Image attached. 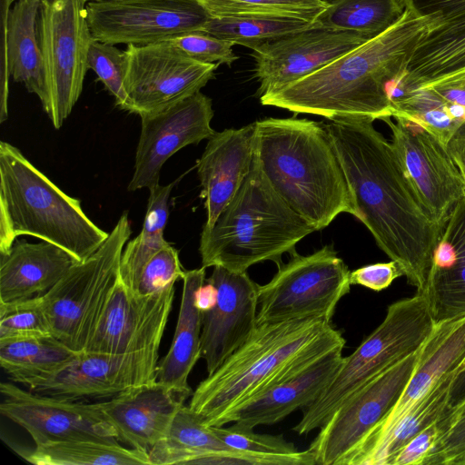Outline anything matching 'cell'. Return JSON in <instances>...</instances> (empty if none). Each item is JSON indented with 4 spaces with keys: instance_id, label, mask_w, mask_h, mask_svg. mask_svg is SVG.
<instances>
[{
    "instance_id": "obj_39",
    "label": "cell",
    "mask_w": 465,
    "mask_h": 465,
    "mask_svg": "<svg viewBox=\"0 0 465 465\" xmlns=\"http://www.w3.org/2000/svg\"><path fill=\"white\" fill-rule=\"evenodd\" d=\"M88 69L93 70L105 89L114 96L115 104L131 113V104L124 89L125 53L115 45L94 39L87 55Z\"/></svg>"
},
{
    "instance_id": "obj_44",
    "label": "cell",
    "mask_w": 465,
    "mask_h": 465,
    "mask_svg": "<svg viewBox=\"0 0 465 465\" xmlns=\"http://www.w3.org/2000/svg\"><path fill=\"white\" fill-rule=\"evenodd\" d=\"M439 420L403 445L392 456L389 465H423L425 459L440 435Z\"/></svg>"
},
{
    "instance_id": "obj_8",
    "label": "cell",
    "mask_w": 465,
    "mask_h": 465,
    "mask_svg": "<svg viewBox=\"0 0 465 465\" xmlns=\"http://www.w3.org/2000/svg\"><path fill=\"white\" fill-rule=\"evenodd\" d=\"M131 234L128 215L124 213L97 251L75 262L39 296L54 338L77 353L84 351L119 279L121 256Z\"/></svg>"
},
{
    "instance_id": "obj_18",
    "label": "cell",
    "mask_w": 465,
    "mask_h": 465,
    "mask_svg": "<svg viewBox=\"0 0 465 465\" xmlns=\"http://www.w3.org/2000/svg\"><path fill=\"white\" fill-rule=\"evenodd\" d=\"M370 38L319 25L267 42L252 50L260 96L321 69Z\"/></svg>"
},
{
    "instance_id": "obj_48",
    "label": "cell",
    "mask_w": 465,
    "mask_h": 465,
    "mask_svg": "<svg viewBox=\"0 0 465 465\" xmlns=\"http://www.w3.org/2000/svg\"><path fill=\"white\" fill-rule=\"evenodd\" d=\"M447 147L465 180V122L454 133Z\"/></svg>"
},
{
    "instance_id": "obj_31",
    "label": "cell",
    "mask_w": 465,
    "mask_h": 465,
    "mask_svg": "<svg viewBox=\"0 0 465 465\" xmlns=\"http://www.w3.org/2000/svg\"><path fill=\"white\" fill-rule=\"evenodd\" d=\"M21 456L35 465H150L146 452L124 447L116 439L96 437L38 444Z\"/></svg>"
},
{
    "instance_id": "obj_14",
    "label": "cell",
    "mask_w": 465,
    "mask_h": 465,
    "mask_svg": "<svg viewBox=\"0 0 465 465\" xmlns=\"http://www.w3.org/2000/svg\"><path fill=\"white\" fill-rule=\"evenodd\" d=\"M85 10L94 39L127 45H149L202 31L211 17L197 0L88 2Z\"/></svg>"
},
{
    "instance_id": "obj_32",
    "label": "cell",
    "mask_w": 465,
    "mask_h": 465,
    "mask_svg": "<svg viewBox=\"0 0 465 465\" xmlns=\"http://www.w3.org/2000/svg\"><path fill=\"white\" fill-rule=\"evenodd\" d=\"M196 413L180 407L163 435L149 450L150 465H196L205 454L231 450Z\"/></svg>"
},
{
    "instance_id": "obj_28",
    "label": "cell",
    "mask_w": 465,
    "mask_h": 465,
    "mask_svg": "<svg viewBox=\"0 0 465 465\" xmlns=\"http://www.w3.org/2000/svg\"><path fill=\"white\" fill-rule=\"evenodd\" d=\"M41 0H1L2 28L6 35L9 71L15 82L37 95L45 112L49 94L39 38Z\"/></svg>"
},
{
    "instance_id": "obj_2",
    "label": "cell",
    "mask_w": 465,
    "mask_h": 465,
    "mask_svg": "<svg viewBox=\"0 0 465 465\" xmlns=\"http://www.w3.org/2000/svg\"><path fill=\"white\" fill-rule=\"evenodd\" d=\"M438 23L405 7L400 19L382 33L312 74L260 96V101L328 120L391 117L389 87L403 71L420 38Z\"/></svg>"
},
{
    "instance_id": "obj_33",
    "label": "cell",
    "mask_w": 465,
    "mask_h": 465,
    "mask_svg": "<svg viewBox=\"0 0 465 465\" xmlns=\"http://www.w3.org/2000/svg\"><path fill=\"white\" fill-rule=\"evenodd\" d=\"M178 181V180H177ZM160 183L151 187L146 214L141 232L126 242L120 261V279L128 289L135 292L143 269L149 260L169 242L163 232L169 217V198L177 183Z\"/></svg>"
},
{
    "instance_id": "obj_34",
    "label": "cell",
    "mask_w": 465,
    "mask_h": 465,
    "mask_svg": "<svg viewBox=\"0 0 465 465\" xmlns=\"http://www.w3.org/2000/svg\"><path fill=\"white\" fill-rule=\"evenodd\" d=\"M315 21L286 14L240 15L210 17L202 31L253 50L267 42L303 31Z\"/></svg>"
},
{
    "instance_id": "obj_49",
    "label": "cell",
    "mask_w": 465,
    "mask_h": 465,
    "mask_svg": "<svg viewBox=\"0 0 465 465\" xmlns=\"http://www.w3.org/2000/svg\"><path fill=\"white\" fill-rule=\"evenodd\" d=\"M465 401V361L454 374L450 392L449 407H455Z\"/></svg>"
},
{
    "instance_id": "obj_50",
    "label": "cell",
    "mask_w": 465,
    "mask_h": 465,
    "mask_svg": "<svg viewBox=\"0 0 465 465\" xmlns=\"http://www.w3.org/2000/svg\"><path fill=\"white\" fill-rule=\"evenodd\" d=\"M217 301V289L207 280L197 290L195 304L202 312H207L213 308Z\"/></svg>"
},
{
    "instance_id": "obj_38",
    "label": "cell",
    "mask_w": 465,
    "mask_h": 465,
    "mask_svg": "<svg viewBox=\"0 0 465 465\" xmlns=\"http://www.w3.org/2000/svg\"><path fill=\"white\" fill-rule=\"evenodd\" d=\"M54 338L40 297L0 302V340Z\"/></svg>"
},
{
    "instance_id": "obj_23",
    "label": "cell",
    "mask_w": 465,
    "mask_h": 465,
    "mask_svg": "<svg viewBox=\"0 0 465 465\" xmlns=\"http://www.w3.org/2000/svg\"><path fill=\"white\" fill-rule=\"evenodd\" d=\"M255 153L254 123L241 128L224 129L208 139L197 160L201 198L204 200L206 222L211 229L233 199L251 172Z\"/></svg>"
},
{
    "instance_id": "obj_17",
    "label": "cell",
    "mask_w": 465,
    "mask_h": 465,
    "mask_svg": "<svg viewBox=\"0 0 465 465\" xmlns=\"http://www.w3.org/2000/svg\"><path fill=\"white\" fill-rule=\"evenodd\" d=\"M174 294L175 284L154 294H137L119 275L84 351L119 355L160 347Z\"/></svg>"
},
{
    "instance_id": "obj_30",
    "label": "cell",
    "mask_w": 465,
    "mask_h": 465,
    "mask_svg": "<svg viewBox=\"0 0 465 465\" xmlns=\"http://www.w3.org/2000/svg\"><path fill=\"white\" fill-rule=\"evenodd\" d=\"M455 373L445 377L381 436L353 450L342 465H389L403 445L442 416Z\"/></svg>"
},
{
    "instance_id": "obj_15",
    "label": "cell",
    "mask_w": 465,
    "mask_h": 465,
    "mask_svg": "<svg viewBox=\"0 0 465 465\" xmlns=\"http://www.w3.org/2000/svg\"><path fill=\"white\" fill-rule=\"evenodd\" d=\"M381 119L391 132V144L421 205L444 225L465 196V180L448 147L424 127L401 116Z\"/></svg>"
},
{
    "instance_id": "obj_46",
    "label": "cell",
    "mask_w": 465,
    "mask_h": 465,
    "mask_svg": "<svg viewBox=\"0 0 465 465\" xmlns=\"http://www.w3.org/2000/svg\"><path fill=\"white\" fill-rule=\"evenodd\" d=\"M403 275L395 261L378 262L358 268L350 274L351 285H361L375 292L388 288L392 282Z\"/></svg>"
},
{
    "instance_id": "obj_29",
    "label": "cell",
    "mask_w": 465,
    "mask_h": 465,
    "mask_svg": "<svg viewBox=\"0 0 465 465\" xmlns=\"http://www.w3.org/2000/svg\"><path fill=\"white\" fill-rule=\"evenodd\" d=\"M205 269L202 266L185 272L174 335L156 370L158 382L190 396L193 391L188 384V378L202 358L203 312L195 304V294L206 280Z\"/></svg>"
},
{
    "instance_id": "obj_54",
    "label": "cell",
    "mask_w": 465,
    "mask_h": 465,
    "mask_svg": "<svg viewBox=\"0 0 465 465\" xmlns=\"http://www.w3.org/2000/svg\"><path fill=\"white\" fill-rule=\"evenodd\" d=\"M50 1H54V0H50Z\"/></svg>"
},
{
    "instance_id": "obj_12",
    "label": "cell",
    "mask_w": 465,
    "mask_h": 465,
    "mask_svg": "<svg viewBox=\"0 0 465 465\" xmlns=\"http://www.w3.org/2000/svg\"><path fill=\"white\" fill-rule=\"evenodd\" d=\"M124 89L131 113L163 110L198 92L214 78L217 64L195 60L167 41L128 45Z\"/></svg>"
},
{
    "instance_id": "obj_45",
    "label": "cell",
    "mask_w": 465,
    "mask_h": 465,
    "mask_svg": "<svg viewBox=\"0 0 465 465\" xmlns=\"http://www.w3.org/2000/svg\"><path fill=\"white\" fill-rule=\"evenodd\" d=\"M411 90H421L445 106L465 108V69Z\"/></svg>"
},
{
    "instance_id": "obj_19",
    "label": "cell",
    "mask_w": 465,
    "mask_h": 465,
    "mask_svg": "<svg viewBox=\"0 0 465 465\" xmlns=\"http://www.w3.org/2000/svg\"><path fill=\"white\" fill-rule=\"evenodd\" d=\"M0 391L1 414L22 427L35 445L74 438L116 439L94 402L42 395L10 382H1Z\"/></svg>"
},
{
    "instance_id": "obj_41",
    "label": "cell",
    "mask_w": 465,
    "mask_h": 465,
    "mask_svg": "<svg viewBox=\"0 0 465 465\" xmlns=\"http://www.w3.org/2000/svg\"><path fill=\"white\" fill-rule=\"evenodd\" d=\"M212 429L225 444L235 450L259 454H295L300 451L282 436L259 434L253 428L237 422L229 427Z\"/></svg>"
},
{
    "instance_id": "obj_42",
    "label": "cell",
    "mask_w": 465,
    "mask_h": 465,
    "mask_svg": "<svg viewBox=\"0 0 465 465\" xmlns=\"http://www.w3.org/2000/svg\"><path fill=\"white\" fill-rule=\"evenodd\" d=\"M185 272L179 258V252L168 243L146 263L138 280L135 293L151 295L183 280Z\"/></svg>"
},
{
    "instance_id": "obj_3",
    "label": "cell",
    "mask_w": 465,
    "mask_h": 465,
    "mask_svg": "<svg viewBox=\"0 0 465 465\" xmlns=\"http://www.w3.org/2000/svg\"><path fill=\"white\" fill-rule=\"evenodd\" d=\"M345 342L323 318L257 325L247 341L199 383L189 407L204 425L224 426L241 406L297 366Z\"/></svg>"
},
{
    "instance_id": "obj_24",
    "label": "cell",
    "mask_w": 465,
    "mask_h": 465,
    "mask_svg": "<svg viewBox=\"0 0 465 465\" xmlns=\"http://www.w3.org/2000/svg\"><path fill=\"white\" fill-rule=\"evenodd\" d=\"M464 361L465 315L437 323L421 346L418 364L398 401L357 448L386 432L445 377L457 371Z\"/></svg>"
},
{
    "instance_id": "obj_40",
    "label": "cell",
    "mask_w": 465,
    "mask_h": 465,
    "mask_svg": "<svg viewBox=\"0 0 465 465\" xmlns=\"http://www.w3.org/2000/svg\"><path fill=\"white\" fill-rule=\"evenodd\" d=\"M439 425L440 435L423 465H459L465 458V401L448 407Z\"/></svg>"
},
{
    "instance_id": "obj_37",
    "label": "cell",
    "mask_w": 465,
    "mask_h": 465,
    "mask_svg": "<svg viewBox=\"0 0 465 465\" xmlns=\"http://www.w3.org/2000/svg\"><path fill=\"white\" fill-rule=\"evenodd\" d=\"M211 17L240 15L286 14L316 19L327 0H197Z\"/></svg>"
},
{
    "instance_id": "obj_16",
    "label": "cell",
    "mask_w": 465,
    "mask_h": 465,
    "mask_svg": "<svg viewBox=\"0 0 465 465\" xmlns=\"http://www.w3.org/2000/svg\"><path fill=\"white\" fill-rule=\"evenodd\" d=\"M214 112L201 91L163 110L141 114V134L129 192L159 184L164 163L189 144L210 139Z\"/></svg>"
},
{
    "instance_id": "obj_36",
    "label": "cell",
    "mask_w": 465,
    "mask_h": 465,
    "mask_svg": "<svg viewBox=\"0 0 465 465\" xmlns=\"http://www.w3.org/2000/svg\"><path fill=\"white\" fill-rule=\"evenodd\" d=\"M78 353L54 338L0 340V364L18 383L62 367Z\"/></svg>"
},
{
    "instance_id": "obj_26",
    "label": "cell",
    "mask_w": 465,
    "mask_h": 465,
    "mask_svg": "<svg viewBox=\"0 0 465 465\" xmlns=\"http://www.w3.org/2000/svg\"><path fill=\"white\" fill-rule=\"evenodd\" d=\"M0 256V302L45 294L77 262L55 244L25 240H16L10 251Z\"/></svg>"
},
{
    "instance_id": "obj_5",
    "label": "cell",
    "mask_w": 465,
    "mask_h": 465,
    "mask_svg": "<svg viewBox=\"0 0 465 465\" xmlns=\"http://www.w3.org/2000/svg\"><path fill=\"white\" fill-rule=\"evenodd\" d=\"M21 235L55 244L83 262L109 233L85 214L78 199L63 192L16 147L2 141L0 254L7 253Z\"/></svg>"
},
{
    "instance_id": "obj_20",
    "label": "cell",
    "mask_w": 465,
    "mask_h": 465,
    "mask_svg": "<svg viewBox=\"0 0 465 465\" xmlns=\"http://www.w3.org/2000/svg\"><path fill=\"white\" fill-rule=\"evenodd\" d=\"M217 289V301L203 312L202 358L207 375L220 365L257 327L258 284L244 272L214 266L206 279Z\"/></svg>"
},
{
    "instance_id": "obj_11",
    "label": "cell",
    "mask_w": 465,
    "mask_h": 465,
    "mask_svg": "<svg viewBox=\"0 0 465 465\" xmlns=\"http://www.w3.org/2000/svg\"><path fill=\"white\" fill-rule=\"evenodd\" d=\"M420 351L384 370L355 391L319 429L309 450L316 464L343 460L394 407L418 364Z\"/></svg>"
},
{
    "instance_id": "obj_27",
    "label": "cell",
    "mask_w": 465,
    "mask_h": 465,
    "mask_svg": "<svg viewBox=\"0 0 465 465\" xmlns=\"http://www.w3.org/2000/svg\"><path fill=\"white\" fill-rule=\"evenodd\" d=\"M465 69V13L439 22L418 41L389 88L390 100L428 82Z\"/></svg>"
},
{
    "instance_id": "obj_51",
    "label": "cell",
    "mask_w": 465,
    "mask_h": 465,
    "mask_svg": "<svg viewBox=\"0 0 465 465\" xmlns=\"http://www.w3.org/2000/svg\"><path fill=\"white\" fill-rule=\"evenodd\" d=\"M86 3L88 2H102V1H117V0H84Z\"/></svg>"
},
{
    "instance_id": "obj_1",
    "label": "cell",
    "mask_w": 465,
    "mask_h": 465,
    "mask_svg": "<svg viewBox=\"0 0 465 465\" xmlns=\"http://www.w3.org/2000/svg\"><path fill=\"white\" fill-rule=\"evenodd\" d=\"M370 116L329 120L325 128L344 173L359 220L395 261L418 293L425 290L444 225L421 205L393 150Z\"/></svg>"
},
{
    "instance_id": "obj_22",
    "label": "cell",
    "mask_w": 465,
    "mask_h": 465,
    "mask_svg": "<svg viewBox=\"0 0 465 465\" xmlns=\"http://www.w3.org/2000/svg\"><path fill=\"white\" fill-rule=\"evenodd\" d=\"M344 347L310 359L241 406L231 417L250 428L277 423L310 406L327 388L342 364Z\"/></svg>"
},
{
    "instance_id": "obj_4",
    "label": "cell",
    "mask_w": 465,
    "mask_h": 465,
    "mask_svg": "<svg viewBox=\"0 0 465 465\" xmlns=\"http://www.w3.org/2000/svg\"><path fill=\"white\" fill-rule=\"evenodd\" d=\"M255 157L271 186L316 231L339 214L359 219L322 122L265 118L254 122Z\"/></svg>"
},
{
    "instance_id": "obj_43",
    "label": "cell",
    "mask_w": 465,
    "mask_h": 465,
    "mask_svg": "<svg viewBox=\"0 0 465 465\" xmlns=\"http://www.w3.org/2000/svg\"><path fill=\"white\" fill-rule=\"evenodd\" d=\"M164 41L188 56L203 63L231 65L238 58L232 51L233 45L231 42L203 31L185 33Z\"/></svg>"
},
{
    "instance_id": "obj_52",
    "label": "cell",
    "mask_w": 465,
    "mask_h": 465,
    "mask_svg": "<svg viewBox=\"0 0 465 465\" xmlns=\"http://www.w3.org/2000/svg\"><path fill=\"white\" fill-rule=\"evenodd\" d=\"M459 465H465V458L460 462Z\"/></svg>"
},
{
    "instance_id": "obj_10",
    "label": "cell",
    "mask_w": 465,
    "mask_h": 465,
    "mask_svg": "<svg viewBox=\"0 0 465 465\" xmlns=\"http://www.w3.org/2000/svg\"><path fill=\"white\" fill-rule=\"evenodd\" d=\"M84 0H41L37 31L42 50L49 107L46 112L60 129L79 99L94 40Z\"/></svg>"
},
{
    "instance_id": "obj_13",
    "label": "cell",
    "mask_w": 465,
    "mask_h": 465,
    "mask_svg": "<svg viewBox=\"0 0 465 465\" xmlns=\"http://www.w3.org/2000/svg\"><path fill=\"white\" fill-rule=\"evenodd\" d=\"M159 349L119 355L84 351L55 371L22 384L33 392L63 400L110 399L156 381Z\"/></svg>"
},
{
    "instance_id": "obj_7",
    "label": "cell",
    "mask_w": 465,
    "mask_h": 465,
    "mask_svg": "<svg viewBox=\"0 0 465 465\" xmlns=\"http://www.w3.org/2000/svg\"><path fill=\"white\" fill-rule=\"evenodd\" d=\"M436 323L425 296L416 293L390 304L381 323L349 356L321 395L293 427L299 435L320 429L340 404L371 379L418 351Z\"/></svg>"
},
{
    "instance_id": "obj_21",
    "label": "cell",
    "mask_w": 465,
    "mask_h": 465,
    "mask_svg": "<svg viewBox=\"0 0 465 465\" xmlns=\"http://www.w3.org/2000/svg\"><path fill=\"white\" fill-rule=\"evenodd\" d=\"M189 397L155 381L94 405L118 441L148 454Z\"/></svg>"
},
{
    "instance_id": "obj_47",
    "label": "cell",
    "mask_w": 465,
    "mask_h": 465,
    "mask_svg": "<svg viewBox=\"0 0 465 465\" xmlns=\"http://www.w3.org/2000/svg\"><path fill=\"white\" fill-rule=\"evenodd\" d=\"M404 6L420 16L439 22L465 13V0H402Z\"/></svg>"
},
{
    "instance_id": "obj_53",
    "label": "cell",
    "mask_w": 465,
    "mask_h": 465,
    "mask_svg": "<svg viewBox=\"0 0 465 465\" xmlns=\"http://www.w3.org/2000/svg\"><path fill=\"white\" fill-rule=\"evenodd\" d=\"M15 2L18 1V0H14Z\"/></svg>"
},
{
    "instance_id": "obj_9",
    "label": "cell",
    "mask_w": 465,
    "mask_h": 465,
    "mask_svg": "<svg viewBox=\"0 0 465 465\" xmlns=\"http://www.w3.org/2000/svg\"><path fill=\"white\" fill-rule=\"evenodd\" d=\"M350 274L332 245L309 255L292 253L269 282L258 286L257 325L311 317L331 322L350 292Z\"/></svg>"
},
{
    "instance_id": "obj_6",
    "label": "cell",
    "mask_w": 465,
    "mask_h": 465,
    "mask_svg": "<svg viewBox=\"0 0 465 465\" xmlns=\"http://www.w3.org/2000/svg\"><path fill=\"white\" fill-rule=\"evenodd\" d=\"M316 230L274 191L255 157L242 187L211 229H203L202 266L244 272L256 263H282L296 244Z\"/></svg>"
},
{
    "instance_id": "obj_35",
    "label": "cell",
    "mask_w": 465,
    "mask_h": 465,
    "mask_svg": "<svg viewBox=\"0 0 465 465\" xmlns=\"http://www.w3.org/2000/svg\"><path fill=\"white\" fill-rule=\"evenodd\" d=\"M328 6L316 23L323 27L348 31L371 38L385 31L402 15V0H327Z\"/></svg>"
},
{
    "instance_id": "obj_25",
    "label": "cell",
    "mask_w": 465,
    "mask_h": 465,
    "mask_svg": "<svg viewBox=\"0 0 465 465\" xmlns=\"http://www.w3.org/2000/svg\"><path fill=\"white\" fill-rule=\"evenodd\" d=\"M421 294L436 324L465 315V196L443 226Z\"/></svg>"
}]
</instances>
